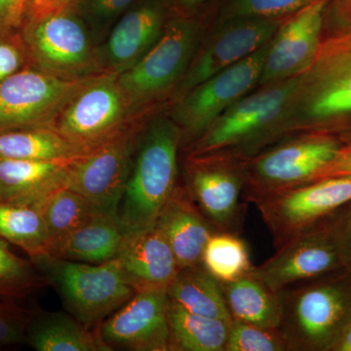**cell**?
<instances>
[{"instance_id": "obj_1", "label": "cell", "mask_w": 351, "mask_h": 351, "mask_svg": "<svg viewBox=\"0 0 351 351\" xmlns=\"http://www.w3.org/2000/svg\"><path fill=\"white\" fill-rule=\"evenodd\" d=\"M182 131L174 120H154L138 138L117 217L126 234L156 225L177 184Z\"/></svg>"}, {"instance_id": "obj_2", "label": "cell", "mask_w": 351, "mask_h": 351, "mask_svg": "<svg viewBox=\"0 0 351 351\" xmlns=\"http://www.w3.org/2000/svg\"><path fill=\"white\" fill-rule=\"evenodd\" d=\"M279 330L289 351H328L351 320V269L297 284L277 293Z\"/></svg>"}, {"instance_id": "obj_3", "label": "cell", "mask_w": 351, "mask_h": 351, "mask_svg": "<svg viewBox=\"0 0 351 351\" xmlns=\"http://www.w3.org/2000/svg\"><path fill=\"white\" fill-rule=\"evenodd\" d=\"M32 261L56 286L71 313L87 328L117 311L136 293L117 258L88 263L46 255Z\"/></svg>"}, {"instance_id": "obj_4", "label": "cell", "mask_w": 351, "mask_h": 351, "mask_svg": "<svg viewBox=\"0 0 351 351\" xmlns=\"http://www.w3.org/2000/svg\"><path fill=\"white\" fill-rule=\"evenodd\" d=\"M20 34L29 64L46 73L66 80L101 73L91 32L71 6L27 16Z\"/></svg>"}, {"instance_id": "obj_5", "label": "cell", "mask_w": 351, "mask_h": 351, "mask_svg": "<svg viewBox=\"0 0 351 351\" xmlns=\"http://www.w3.org/2000/svg\"><path fill=\"white\" fill-rule=\"evenodd\" d=\"M302 82L301 75L295 76L240 99L195 141L193 158L223 154L258 137L269 136L277 119H281L299 93Z\"/></svg>"}, {"instance_id": "obj_6", "label": "cell", "mask_w": 351, "mask_h": 351, "mask_svg": "<svg viewBox=\"0 0 351 351\" xmlns=\"http://www.w3.org/2000/svg\"><path fill=\"white\" fill-rule=\"evenodd\" d=\"M136 110L117 75L100 73L73 95L50 127L89 151L125 130Z\"/></svg>"}, {"instance_id": "obj_7", "label": "cell", "mask_w": 351, "mask_h": 351, "mask_svg": "<svg viewBox=\"0 0 351 351\" xmlns=\"http://www.w3.org/2000/svg\"><path fill=\"white\" fill-rule=\"evenodd\" d=\"M350 203L351 177H334L284 189L255 205L278 249Z\"/></svg>"}, {"instance_id": "obj_8", "label": "cell", "mask_w": 351, "mask_h": 351, "mask_svg": "<svg viewBox=\"0 0 351 351\" xmlns=\"http://www.w3.org/2000/svg\"><path fill=\"white\" fill-rule=\"evenodd\" d=\"M199 29L195 21H168L151 49L117 75L120 86L134 107L138 108L182 80L197 47Z\"/></svg>"}, {"instance_id": "obj_9", "label": "cell", "mask_w": 351, "mask_h": 351, "mask_svg": "<svg viewBox=\"0 0 351 351\" xmlns=\"http://www.w3.org/2000/svg\"><path fill=\"white\" fill-rule=\"evenodd\" d=\"M96 75L66 80L27 64L0 83V133L50 127L73 95Z\"/></svg>"}, {"instance_id": "obj_10", "label": "cell", "mask_w": 351, "mask_h": 351, "mask_svg": "<svg viewBox=\"0 0 351 351\" xmlns=\"http://www.w3.org/2000/svg\"><path fill=\"white\" fill-rule=\"evenodd\" d=\"M137 143L135 133L125 129L92 147L69 164L64 186L86 198L101 213L117 215Z\"/></svg>"}, {"instance_id": "obj_11", "label": "cell", "mask_w": 351, "mask_h": 351, "mask_svg": "<svg viewBox=\"0 0 351 351\" xmlns=\"http://www.w3.org/2000/svg\"><path fill=\"white\" fill-rule=\"evenodd\" d=\"M271 41V40H270ZM182 95L173 119L182 136L199 138L217 119L260 82L269 43Z\"/></svg>"}, {"instance_id": "obj_12", "label": "cell", "mask_w": 351, "mask_h": 351, "mask_svg": "<svg viewBox=\"0 0 351 351\" xmlns=\"http://www.w3.org/2000/svg\"><path fill=\"white\" fill-rule=\"evenodd\" d=\"M341 149L332 138L308 137L265 152L244 167V199L255 204L263 197L306 184Z\"/></svg>"}, {"instance_id": "obj_13", "label": "cell", "mask_w": 351, "mask_h": 351, "mask_svg": "<svg viewBox=\"0 0 351 351\" xmlns=\"http://www.w3.org/2000/svg\"><path fill=\"white\" fill-rule=\"evenodd\" d=\"M332 223L316 226L276 249L252 276L278 293L306 281L346 269Z\"/></svg>"}, {"instance_id": "obj_14", "label": "cell", "mask_w": 351, "mask_h": 351, "mask_svg": "<svg viewBox=\"0 0 351 351\" xmlns=\"http://www.w3.org/2000/svg\"><path fill=\"white\" fill-rule=\"evenodd\" d=\"M168 306L167 289L137 291L105 321L99 335L110 348L169 351Z\"/></svg>"}, {"instance_id": "obj_15", "label": "cell", "mask_w": 351, "mask_h": 351, "mask_svg": "<svg viewBox=\"0 0 351 351\" xmlns=\"http://www.w3.org/2000/svg\"><path fill=\"white\" fill-rule=\"evenodd\" d=\"M277 19L232 18L195 53L179 92L186 94L201 82L251 56L271 40L278 29Z\"/></svg>"}, {"instance_id": "obj_16", "label": "cell", "mask_w": 351, "mask_h": 351, "mask_svg": "<svg viewBox=\"0 0 351 351\" xmlns=\"http://www.w3.org/2000/svg\"><path fill=\"white\" fill-rule=\"evenodd\" d=\"M193 160L186 189L196 206L219 232L237 233L245 186L243 166L232 162L223 154Z\"/></svg>"}, {"instance_id": "obj_17", "label": "cell", "mask_w": 351, "mask_h": 351, "mask_svg": "<svg viewBox=\"0 0 351 351\" xmlns=\"http://www.w3.org/2000/svg\"><path fill=\"white\" fill-rule=\"evenodd\" d=\"M328 2L314 0L279 25L269 43L260 84H272L301 75L316 61Z\"/></svg>"}, {"instance_id": "obj_18", "label": "cell", "mask_w": 351, "mask_h": 351, "mask_svg": "<svg viewBox=\"0 0 351 351\" xmlns=\"http://www.w3.org/2000/svg\"><path fill=\"white\" fill-rule=\"evenodd\" d=\"M166 13V0H141L127 10L97 48L100 73L119 75L137 63L162 34Z\"/></svg>"}, {"instance_id": "obj_19", "label": "cell", "mask_w": 351, "mask_h": 351, "mask_svg": "<svg viewBox=\"0 0 351 351\" xmlns=\"http://www.w3.org/2000/svg\"><path fill=\"white\" fill-rule=\"evenodd\" d=\"M169 243L180 269L202 265L208 240L219 232L202 214L188 189L176 186L156 221Z\"/></svg>"}, {"instance_id": "obj_20", "label": "cell", "mask_w": 351, "mask_h": 351, "mask_svg": "<svg viewBox=\"0 0 351 351\" xmlns=\"http://www.w3.org/2000/svg\"><path fill=\"white\" fill-rule=\"evenodd\" d=\"M117 258L136 292L167 289L179 270L169 243L156 226L126 234Z\"/></svg>"}, {"instance_id": "obj_21", "label": "cell", "mask_w": 351, "mask_h": 351, "mask_svg": "<svg viewBox=\"0 0 351 351\" xmlns=\"http://www.w3.org/2000/svg\"><path fill=\"white\" fill-rule=\"evenodd\" d=\"M126 233L117 215L100 213L51 244L48 256L88 263L117 258Z\"/></svg>"}, {"instance_id": "obj_22", "label": "cell", "mask_w": 351, "mask_h": 351, "mask_svg": "<svg viewBox=\"0 0 351 351\" xmlns=\"http://www.w3.org/2000/svg\"><path fill=\"white\" fill-rule=\"evenodd\" d=\"M73 159H0V201L36 204L51 191L64 184L66 171Z\"/></svg>"}, {"instance_id": "obj_23", "label": "cell", "mask_w": 351, "mask_h": 351, "mask_svg": "<svg viewBox=\"0 0 351 351\" xmlns=\"http://www.w3.org/2000/svg\"><path fill=\"white\" fill-rule=\"evenodd\" d=\"M315 62L319 66L307 96V117L325 119L351 113V51Z\"/></svg>"}, {"instance_id": "obj_24", "label": "cell", "mask_w": 351, "mask_h": 351, "mask_svg": "<svg viewBox=\"0 0 351 351\" xmlns=\"http://www.w3.org/2000/svg\"><path fill=\"white\" fill-rule=\"evenodd\" d=\"M167 295L170 302L189 313L232 322L221 282L202 265L178 270Z\"/></svg>"}, {"instance_id": "obj_25", "label": "cell", "mask_w": 351, "mask_h": 351, "mask_svg": "<svg viewBox=\"0 0 351 351\" xmlns=\"http://www.w3.org/2000/svg\"><path fill=\"white\" fill-rule=\"evenodd\" d=\"M27 341L38 351L112 350L100 335L89 331L76 318L61 313L32 317Z\"/></svg>"}, {"instance_id": "obj_26", "label": "cell", "mask_w": 351, "mask_h": 351, "mask_svg": "<svg viewBox=\"0 0 351 351\" xmlns=\"http://www.w3.org/2000/svg\"><path fill=\"white\" fill-rule=\"evenodd\" d=\"M221 284L232 320L279 329L282 311L277 293L272 292L250 274Z\"/></svg>"}, {"instance_id": "obj_27", "label": "cell", "mask_w": 351, "mask_h": 351, "mask_svg": "<svg viewBox=\"0 0 351 351\" xmlns=\"http://www.w3.org/2000/svg\"><path fill=\"white\" fill-rule=\"evenodd\" d=\"M87 152L51 127H32L0 133V159L68 160Z\"/></svg>"}, {"instance_id": "obj_28", "label": "cell", "mask_w": 351, "mask_h": 351, "mask_svg": "<svg viewBox=\"0 0 351 351\" xmlns=\"http://www.w3.org/2000/svg\"><path fill=\"white\" fill-rule=\"evenodd\" d=\"M168 320L169 351H226L232 322L189 313L170 301Z\"/></svg>"}, {"instance_id": "obj_29", "label": "cell", "mask_w": 351, "mask_h": 351, "mask_svg": "<svg viewBox=\"0 0 351 351\" xmlns=\"http://www.w3.org/2000/svg\"><path fill=\"white\" fill-rule=\"evenodd\" d=\"M0 239L20 247L32 260L49 253V232L36 204L0 201Z\"/></svg>"}, {"instance_id": "obj_30", "label": "cell", "mask_w": 351, "mask_h": 351, "mask_svg": "<svg viewBox=\"0 0 351 351\" xmlns=\"http://www.w3.org/2000/svg\"><path fill=\"white\" fill-rule=\"evenodd\" d=\"M36 205L43 214L51 244L101 213L86 198L64 184L44 196Z\"/></svg>"}, {"instance_id": "obj_31", "label": "cell", "mask_w": 351, "mask_h": 351, "mask_svg": "<svg viewBox=\"0 0 351 351\" xmlns=\"http://www.w3.org/2000/svg\"><path fill=\"white\" fill-rule=\"evenodd\" d=\"M202 265L221 283L230 282L250 274V252L243 239L234 232H218L208 240Z\"/></svg>"}, {"instance_id": "obj_32", "label": "cell", "mask_w": 351, "mask_h": 351, "mask_svg": "<svg viewBox=\"0 0 351 351\" xmlns=\"http://www.w3.org/2000/svg\"><path fill=\"white\" fill-rule=\"evenodd\" d=\"M49 282L29 261L14 254L5 240L0 239V295L23 299Z\"/></svg>"}, {"instance_id": "obj_33", "label": "cell", "mask_w": 351, "mask_h": 351, "mask_svg": "<svg viewBox=\"0 0 351 351\" xmlns=\"http://www.w3.org/2000/svg\"><path fill=\"white\" fill-rule=\"evenodd\" d=\"M226 351H289L279 329H269L232 320Z\"/></svg>"}, {"instance_id": "obj_34", "label": "cell", "mask_w": 351, "mask_h": 351, "mask_svg": "<svg viewBox=\"0 0 351 351\" xmlns=\"http://www.w3.org/2000/svg\"><path fill=\"white\" fill-rule=\"evenodd\" d=\"M138 0H75L71 7L86 23L90 32H101L114 24Z\"/></svg>"}, {"instance_id": "obj_35", "label": "cell", "mask_w": 351, "mask_h": 351, "mask_svg": "<svg viewBox=\"0 0 351 351\" xmlns=\"http://www.w3.org/2000/svg\"><path fill=\"white\" fill-rule=\"evenodd\" d=\"M314 0H232L228 7L232 18L277 19L298 12Z\"/></svg>"}, {"instance_id": "obj_36", "label": "cell", "mask_w": 351, "mask_h": 351, "mask_svg": "<svg viewBox=\"0 0 351 351\" xmlns=\"http://www.w3.org/2000/svg\"><path fill=\"white\" fill-rule=\"evenodd\" d=\"M31 314L11 302L0 301V346L27 341Z\"/></svg>"}, {"instance_id": "obj_37", "label": "cell", "mask_w": 351, "mask_h": 351, "mask_svg": "<svg viewBox=\"0 0 351 351\" xmlns=\"http://www.w3.org/2000/svg\"><path fill=\"white\" fill-rule=\"evenodd\" d=\"M29 64L20 31L0 32V83Z\"/></svg>"}, {"instance_id": "obj_38", "label": "cell", "mask_w": 351, "mask_h": 351, "mask_svg": "<svg viewBox=\"0 0 351 351\" xmlns=\"http://www.w3.org/2000/svg\"><path fill=\"white\" fill-rule=\"evenodd\" d=\"M31 0H0V32L20 31Z\"/></svg>"}, {"instance_id": "obj_39", "label": "cell", "mask_w": 351, "mask_h": 351, "mask_svg": "<svg viewBox=\"0 0 351 351\" xmlns=\"http://www.w3.org/2000/svg\"><path fill=\"white\" fill-rule=\"evenodd\" d=\"M334 177H351V147L339 149L336 156L322 168L316 171L306 182Z\"/></svg>"}, {"instance_id": "obj_40", "label": "cell", "mask_w": 351, "mask_h": 351, "mask_svg": "<svg viewBox=\"0 0 351 351\" xmlns=\"http://www.w3.org/2000/svg\"><path fill=\"white\" fill-rule=\"evenodd\" d=\"M331 223L346 267L351 269V208Z\"/></svg>"}, {"instance_id": "obj_41", "label": "cell", "mask_w": 351, "mask_h": 351, "mask_svg": "<svg viewBox=\"0 0 351 351\" xmlns=\"http://www.w3.org/2000/svg\"><path fill=\"white\" fill-rule=\"evenodd\" d=\"M75 0H31L27 16H39L56 12L71 6Z\"/></svg>"}, {"instance_id": "obj_42", "label": "cell", "mask_w": 351, "mask_h": 351, "mask_svg": "<svg viewBox=\"0 0 351 351\" xmlns=\"http://www.w3.org/2000/svg\"><path fill=\"white\" fill-rule=\"evenodd\" d=\"M345 51H351V34L331 39V40L327 41L326 43L321 45L317 59L318 58L337 54V53L345 52Z\"/></svg>"}, {"instance_id": "obj_43", "label": "cell", "mask_w": 351, "mask_h": 351, "mask_svg": "<svg viewBox=\"0 0 351 351\" xmlns=\"http://www.w3.org/2000/svg\"><path fill=\"white\" fill-rule=\"evenodd\" d=\"M328 351H351V320L341 330Z\"/></svg>"}, {"instance_id": "obj_44", "label": "cell", "mask_w": 351, "mask_h": 351, "mask_svg": "<svg viewBox=\"0 0 351 351\" xmlns=\"http://www.w3.org/2000/svg\"><path fill=\"white\" fill-rule=\"evenodd\" d=\"M332 10L339 20L351 24V0H329Z\"/></svg>"}, {"instance_id": "obj_45", "label": "cell", "mask_w": 351, "mask_h": 351, "mask_svg": "<svg viewBox=\"0 0 351 351\" xmlns=\"http://www.w3.org/2000/svg\"><path fill=\"white\" fill-rule=\"evenodd\" d=\"M178 8L184 11L193 10L196 7L202 5L207 0H170Z\"/></svg>"}]
</instances>
